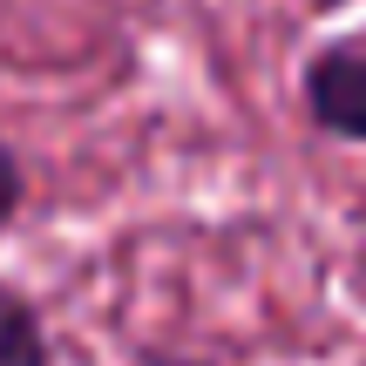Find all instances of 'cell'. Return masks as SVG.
Here are the masks:
<instances>
[{"mask_svg":"<svg viewBox=\"0 0 366 366\" xmlns=\"http://www.w3.org/2000/svg\"><path fill=\"white\" fill-rule=\"evenodd\" d=\"M299 102H305V122L319 136L366 149V27L360 34H332L305 54Z\"/></svg>","mask_w":366,"mask_h":366,"instance_id":"6da1fadb","label":"cell"},{"mask_svg":"<svg viewBox=\"0 0 366 366\" xmlns=\"http://www.w3.org/2000/svg\"><path fill=\"white\" fill-rule=\"evenodd\" d=\"M0 366H54L48 319H41L34 292H21L14 278H0Z\"/></svg>","mask_w":366,"mask_h":366,"instance_id":"7a4b0ae2","label":"cell"},{"mask_svg":"<svg viewBox=\"0 0 366 366\" xmlns=\"http://www.w3.org/2000/svg\"><path fill=\"white\" fill-rule=\"evenodd\" d=\"M21 210H27V170H21V157H14V143L0 136V231H7Z\"/></svg>","mask_w":366,"mask_h":366,"instance_id":"3957f363","label":"cell"}]
</instances>
